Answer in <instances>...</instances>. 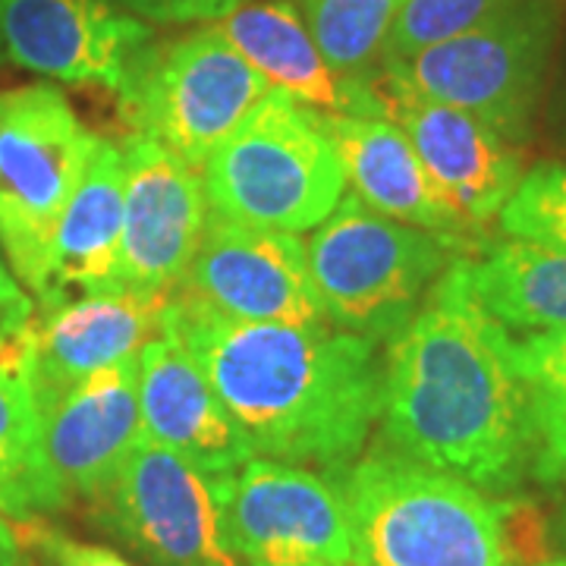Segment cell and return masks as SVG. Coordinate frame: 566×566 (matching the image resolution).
Returning a JSON list of instances; mask_svg holds the SVG:
<instances>
[{
	"label": "cell",
	"mask_w": 566,
	"mask_h": 566,
	"mask_svg": "<svg viewBox=\"0 0 566 566\" xmlns=\"http://www.w3.org/2000/svg\"><path fill=\"white\" fill-rule=\"evenodd\" d=\"M378 428L385 447L485 494H513L532 475L520 340L469 293L463 255L387 340Z\"/></svg>",
	"instance_id": "cell-1"
},
{
	"label": "cell",
	"mask_w": 566,
	"mask_h": 566,
	"mask_svg": "<svg viewBox=\"0 0 566 566\" xmlns=\"http://www.w3.org/2000/svg\"><path fill=\"white\" fill-rule=\"evenodd\" d=\"M252 457L327 475L363 457L381 409L378 344L337 324L223 318L174 290L164 315Z\"/></svg>",
	"instance_id": "cell-2"
},
{
	"label": "cell",
	"mask_w": 566,
	"mask_h": 566,
	"mask_svg": "<svg viewBox=\"0 0 566 566\" xmlns=\"http://www.w3.org/2000/svg\"><path fill=\"white\" fill-rule=\"evenodd\" d=\"M356 566H520L504 501L378 444L334 475Z\"/></svg>",
	"instance_id": "cell-3"
},
{
	"label": "cell",
	"mask_w": 566,
	"mask_h": 566,
	"mask_svg": "<svg viewBox=\"0 0 566 566\" xmlns=\"http://www.w3.org/2000/svg\"><path fill=\"white\" fill-rule=\"evenodd\" d=\"M211 214L303 233L324 223L346 196L324 114L271 92L202 167Z\"/></svg>",
	"instance_id": "cell-4"
},
{
	"label": "cell",
	"mask_w": 566,
	"mask_h": 566,
	"mask_svg": "<svg viewBox=\"0 0 566 566\" xmlns=\"http://www.w3.org/2000/svg\"><path fill=\"white\" fill-rule=\"evenodd\" d=\"M305 249L324 318L387 344L450 262L469 255L472 245L385 218L346 192Z\"/></svg>",
	"instance_id": "cell-5"
},
{
	"label": "cell",
	"mask_w": 566,
	"mask_h": 566,
	"mask_svg": "<svg viewBox=\"0 0 566 566\" xmlns=\"http://www.w3.org/2000/svg\"><path fill=\"white\" fill-rule=\"evenodd\" d=\"M98 142L57 85L0 92V252L35 303L51 290L54 237Z\"/></svg>",
	"instance_id": "cell-6"
},
{
	"label": "cell",
	"mask_w": 566,
	"mask_h": 566,
	"mask_svg": "<svg viewBox=\"0 0 566 566\" xmlns=\"http://www.w3.org/2000/svg\"><path fill=\"white\" fill-rule=\"evenodd\" d=\"M274 85L208 22L174 41H151L117 92L126 133L161 142L202 170Z\"/></svg>",
	"instance_id": "cell-7"
},
{
	"label": "cell",
	"mask_w": 566,
	"mask_h": 566,
	"mask_svg": "<svg viewBox=\"0 0 566 566\" xmlns=\"http://www.w3.org/2000/svg\"><path fill=\"white\" fill-rule=\"evenodd\" d=\"M560 13V0H516L460 35L378 70L431 102L479 117L516 145L526 139Z\"/></svg>",
	"instance_id": "cell-8"
},
{
	"label": "cell",
	"mask_w": 566,
	"mask_h": 566,
	"mask_svg": "<svg viewBox=\"0 0 566 566\" xmlns=\"http://www.w3.org/2000/svg\"><path fill=\"white\" fill-rule=\"evenodd\" d=\"M221 528L243 566H356L349 510L334 475L252 457L211 479Z\"/></svg>",
	"instance_id": "cell-9"
},
{
	"label": "cell",
	"mask_w": 566,
	"mask_h": 566,
	"mask_svg": "<svg viewBox=\"0 0 566 566\" xmlns=\"http://www.w3.org/2000/svg\"><path fill=\"white\" fill-rule=\"evenodd\" d=\"M98 506L151 566H243L223 538L211 479L148 438L129 453Z\"/></svg>",
	"instance_id": "cell-10"
},
{
	"label": "cell",
	"mask_w": 566,
	"mask_h": 566,
	"mask_svg": "<svg viewBox=\"0 0 566 566\" xmlns=\"http://www.w3.org/2000/svg\"><path fill=\"white\" fill-rule=\"evenodd\" d=\"M177 293L223 318L274 324L327 322L300 233L211 214Z\"/></svg>",
	"instance_id": "cell-11"
},
{
	"label": "cell",
	"mask_w": 566,
	"mask_h": 566,
	"mask_svg": "<svg viewBox=\"0 0 566 566\" xmlns=\"http://www.w3.org/2000/svg\"><path fill=\"white\" fill-rule=\"evenodd\" d=\"M368 85L381 102L385 120L403 129L428 177L438 182L465 223L479 233L494 221L516 182L523 180V164L513 142L460 107L412 92L385 70H375Z\"/></svg>",
	"instance_id": "cell-12"
},
{
	"label": "cell",
	"mask_w": 566,
	"mask_h": 566,
	"mask_svg": "<svg viewBox=\"0 0 566 566\" xmlns=\"http://www.w3.org/2000/svg\"><path fill=\"white\" fill-rule=\"evenodd\" d=\"M120 151L126 164L120 283L174 293L211 218L202 170L136 133H126Z\"/></svg>",
	"instance_id": "cell-13"
},
{
	"label": "cell",
	"mask_w": 566,
	"mask_h": 566,
	"mask_svg": "<svg viewBox=\"0 0 566 566\" xmlns=\"http://www.w3.org/2000/svg\"><path fill=\"white\" fill-rule=\"evenodd\" d=\"M170 300L174 293L167 290L123 286L35 305L25 363L35 406L57 400L102 368L136 359L142 346L164 331Z\"/></svg>",
	"instance_id": "cell-14"
},
{
	"label": "cell",
	"mask_w": 566,
	"mask_h": 566,
	"mask_svg": "<svg viewBox=\"0 0 566 566\" xmlns=\"http://www.w3.org/2000/svg\"><path fill=\"white\" fill-rule=\"evenodd\" d=\"M155 29L107 0H0L7 57L39 76L120 92Z\"/></svg>",
	"instance_id": "cell-15"
},
{
	"label": "cell",
	"mask_w": 566,
	"mask_h": 566,
	"mask_svg": "<svg viewBox=\"0 0 566 566\" xmlns=\"http://www.w3.org/2000/svg\"><path fill=\"white\" fill-rule=\"evenodd\" d=\"M136 359L82 378L39 409L41 457L66 501L85 497L102 504L145 438Z\"/></svg>",
	"instance_id": "cell-16"
},
{
	"label": "cell",
	"mask_w": 566,
	"mask_h": 566,
	"mask_svg": "<svg viewBox=\"0 0 566 566\" xmlns=\"http://www.w3.org/2000/svg\"><path fill=\"white\" fill-rule=\"evenodd\" d=\"M139 416L142 434L155 444L174 450L208 479L237 472L252 450L211 390L202 368L182 344L161 331L142 346L139 359Z\"/></svg>",
	"instance_id": "cell-17"
},
{
	"label": "cell",
	"mask_w": 566,
	"mask_h": 566,
	"mask_svg": "<svg viewBox=\"0 0 566 566\" xmlns=\"http://www.w3.org/2000/svg\"><path fill=\"white\" fill-rule=\"evenodd\" d=\"M324 129L337 148L346 186L378 214L441 233L457 243H472V227L447 202L428 177L416 148L397 123L385 117H334L324 114Z\"/></svg>",
	"instance_id": "cell-18"
},
{
	"label": "cell",
	"mask_w": 566,
	"mask_h": 566,
	"mask_svg": "<svg viewBox=\"0 0 566 566\" xmlns=\"http://www.w3.org/2000/svg\"><path fill=\"white\" fill-rule=\"evenodd\" d=\"M277 92L334 117H385L368 80H349L324 61L293 0L243 3L211 22Z\"/></svg>",
	"instance_id": "cell-19"
},
{
	"label": "cell",
	"mask_w": 566,
	"mask_h": 566,
	"mask_svg": "<svg viewBox=\"0 0 566 566\" xmlns=\"http://www.w3.org/2000/svg\"><path fill=\"white\" fill-rule=\"evenodd\" d=\"M123 189L126 164L120 145L102 139L63 211L54 237L51 290L35 305L54 303L73 293L123 290Z\"/></svg>",
	"instance_id": "cell-20"
},
{
	"label": "cell",
	"mask_w": 566,
	"mask_h": 566,
	"mask_svg": "<svg viewBox=\"0 0 566 566\" xmlns=\"http://www.w3.org/2000/svg\"><path fill=\"white\" fill-rule=\"evenodd\" d=\"M463 268L475 303L513 337L566 327L564 249L504 240L482 255H463Z\"/></svg>",
	"instance_id": "cell-21"
},
{
	"label": "cell",
	"mask_w": 566,
	"mask_h": 566,
	"mask_svg": "<svg viewBox=\"0 0 566 566\" xmlns=\"http://www.w3.org/2000/svg\"><path fill=\"white\" fill-rule=\"evenodd\" d=\"M29 353L0 356V513L35 520L70 504L41 457L39 406L29 387Z\"/></svg>",
	"instance_id": "cell-22"
},
{
	"label": "cell",
	"mask_w": 566,
	"mask_h": 566,
	"mask_svg": "<svg viewBox=\"0 0 566 566\" xmlns=\"http://www.w3.org/2000/svg\"><path fill=\"white\" fill-rule=\"evenodd\" d=\"M516 340L532 419V479L566 485V327Z\"/></svg>",
	"instance_id": "cell-23"
},
{
	"label": "cell",
	"mask_w": 566,
	"mask_h": 566,
	"mask_svg": "<svg viewBox=\"0 0 566 566\" xmlns=\"http://www.w3.org/2000/svg\"><path fill=\"white\" fill-rule=\"evenodd\" d=\"M406 0H293L324 61L349 80H368L385 61Z\"/></svg>",
	"instance_id": "cell-24"
},
{
	"label": "cell",
	"mask_w": 566,
	"mask_h": 566,
	"mask_svg": "<svg viewBox=\"0 0 566 566\" xmlns=\"http://www.w3.org/2000/svg\"><path fill=\"white\" fill-rule=\"evenodd\" d=\"M497 221L513 240L566 252V164H538L523 174Z\"/></svg>",
	"instance_id": "cell-25"
},
{
	"label": "cell",
	"mask_w": 566,
	"mask_h": 566,
	"mask_svg": "<svg viewBox=\"0 0 566 566\" xmlns=\"http://www.w3.org/2000/svg\"><path fill=\"white\" fill-rule=\"evenodd\" d=\"M510 3H516V0H406L400 17L390 29L381 63L400 61L428 44L453 39L488 17L506 10Z\"/></svg>",
	"instance_id": "cell-26"
},
{
	"label": "cell",
	"mask_w": 566,
	"mask_h": 566,
	"mask_svg": "<svg viewBox=\"0 0 566 566\" xmlns=\"http://www.w3.org/2000/svg\"><path fill=\"white\" fill-rule=\"evenodd\" d=\"M148 25H208L223 20L245 0H107Z\"/></svg>",
	"instance_id": "cell-27"
},
{
	"label": "cell",
	"mask_w": 566,
	"mask_h": 566,
	"mask_svg": "<svg viewBox=\"0 0 566 566\" xmlns=\"http://www.w3.org/2000/svg\"><path fill=\"white\" fill-rule=\"evenodd\" d=\"M20 538L25 547H39L41 554L54 566H133L123 560L117 551H107L98 545H82L76 538L41 526L39 520H20Z\"/></svg>",
	"instance_id": "cell-28"
},
{
	"label": "cell",
	"mask_w": 566,
	"mask_h": 566,
	"mask_svg": "<svg viewBox=\"0 0 566 566\" xmlns=\"http://www.w3.org/2000/svg\"><path fill=\"white\" fill-rule=\"evenodd\" d=\"M35 318V300L22 290L20 277L0 252V337L20 334Z\"/></svg>",
	"instance_id": "cell-29"
},
{
	"label": "cell",
	"mask_w": 566,
	"mask_h": 566,
	"mask_svg": "<svg viewBox=\"0 0 566 566\" xmlns=\"http://www.w3.org/2000/svg\"><path fill=\"white\" fill-rule=\"evenodd\" d=\"M0 566H25V545L20 528L10 526L0 513Z\"/></svg>",
	"instance_id": "cell-30"
},
{
	"label": "cell",
	"mask_w": 566,
	"mask_h": 566,
	"mask_svg": "<svg viewBox=\"0 0 566 566\" xmlns=\"http://www.w3.org/2000/svg\"><path fill=\"white\" fill-rule=\"evenodd\" d=\"M22 353H29V327L20 331V334L0 337V356H22Z\"/></svg>",
	"instance_id": "cell-31"
},
{
	"label": "cell",
	"mask_w": 566,
	"mask_h": 566,
	"mask_svg": "<svg viewBox=\"0 0 566 566\" xmlns=\"http://www.w3.org/2000/svg\"><path fill=\"white\" fill-rule=\"evenodd\" d=\"M532 566H566V557H554V560H538V564Z\"/></svg>",
	"instance_id": "cell-32"
},
{
	"label": "cell",
	"mask_w": 566,
	"mask_h": 566,
	"mask_svg": "<svg viewBox=\"0 0 566 566\" xmlns=\"http://www.w3.org/2000/svg\"><path fill=\"white\" fill-rule=\"evenodd\" d=\"M560 535H564V542H566V506H564V520H560Z\"/></svg>",
	"instance_id": "cell-33"
}]
</instances>
